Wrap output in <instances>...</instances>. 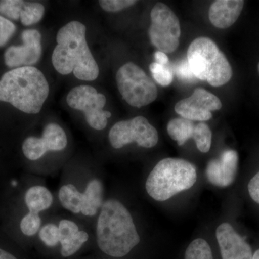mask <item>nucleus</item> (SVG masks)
Masks as SVG:
<instances>
[{"label": "nucleus", "mask_w": 259, "mask_h": 259, "mask_svg": "<svg viewBox=\"0 0 259 259\" xmlns=\"http://www.w3.org/2000/svg\"><path fill=\"white\" fill-rule=\"evenodd\" d=\"M95 236L99 249L113 258L125 256L141 241L132 214L112 198L105 199L97 214Z\"/></svg>", "instance_id": "1"}, {"label": "nucleus", "mask_w": 259, "mask_h": 259, "mask_svg": "<svg viewBox=\"0 0 259 259\" xmlns=\"http://www.w3.org/2000/svg\"><path fill=\"white\" fill-rule=\"evenodd\" d=\"M56 42L51 59L57 72L73 73L82 81H92L98 77V64L88 47L83 24L76 20L69 22L58 32Z\"/></svg>", "instance_id": "2"}, {"label": "nucleus", "mask_w": 259, "mask_h": 259, "mask_svg": "<svg viewBox=\"0 0 259 259\" xmlns=\"http://www.w3.org/2000/svg\"><path fill=\"white\" fill-rule=\"evenodd\" d=\"M49 95L47 78L33 66L11 70L0 80V101L11 104L25 113H39Z\"/></svg>", "instance_id": "3"}, {"label": "nucleus", "mask_w": 259, "mask_h": 259, "mask_svg": "<svg viewBox=\"0 0 259 259\" xmlns=\"http://www.w3.org/2000/svg\"><path fill=\"white\" fill-rule=\"evenodd\" d=\"M197 179V168L192 163L166 158L158 162L148 175L146 190L151 198L163 202L192 188Z\"/></svg>", "instance_id": "4"}, {"label": "nucleus", "mask_w": 259, "mask_h": 259, "mask_svg": "<svg viewBox=\"0 0 259 259\" xmlns=\"http://www.w3.org/2000/svg\"><path fill=\"white\" fill-rule=\"evenodd\" d=\"M57 197L61 207L76 217L96 219L105 200L103 182L98 176L66 179Z\"/></svg>", "instance_id": "5"}, {"label": "nucleus", "mask_w": 259, "mask_h": 259, "mask_svg": "<svg viewBox=\"0 0 259 259\" xmlns=\"http://www.w3.org/2000/svg\"><path fill=\"white\" fill-rule=\"evenodd\" d=\"M187 61L195 78L207 81L211 86H223L233 76L229 61L209 37H199L191 42Z\"/></svg>", "instance_id": "6"}, {"label": "nucleus", "mask_w": 259, "mask_h": 259, "mask_svg": "<svg viewBox=\"0 0 259 259\" xmlns=\"http://www.w3.org/2000/svg\"><path fill=\"white\" fill-rule=\"evenodd\" d=\"M116 81L121 96L131 106L140 108L157 98L156 83L134 63L127 62L121 66L116 74Z\"/></svg>", "instance_id": "7"}, {"label": "nucleus", "mask_w": 259, "mask_h": 259, "mask_svg": "<svg viewBox=\"0 0 259 259\" xmlns=\"http://www.w3.org/2000/svg\"><path fill=\"white\" fill-rule=\"evenodd\" d=\"M151 24L148 35L153 47L165 54H171L180 44V20L170 8L158 3L151 12Z\"/></svg>", "instance_id": "8"}, {"label": "nucleus", "mask_w": 259, "mask_h": 259, "mask_svg": "<svg viewBox=\"0 0 259 259\" xmlns=\"http://www.w3.org/2000/svg\"><path fill=\"white\" fill-rule=\"evenodd\" d=\"M108 139L115 149H120L134 143L141 147L151 148L157 144L158 134L157 130L146 117L138 116L116 122L110 130Z\"/></svg>", "instance_id": "9"}, {"label": "nucleus", "mask_w": 259, "mask_h": 259, "mask_svg": "<svg viewBox=\"0 0 259 259\" xmlns=\"http://www.w3.org/2000/svg\"><path fill=\"white\" fill-rule=\"evenodd\" d=\"M106 97L89 85H80L71 90L66 97L70 107L83 112L88 125L92 128L102 131L107 125L111 112L104 110Z\"/></svg>", "instance_id": "10"}, {"label": "nucleus", "mask_w": 259, "mask_h": 259, "mask_svg": "<svg viewBox=\"0 0 259 259\" xmlns=\"http://www.w3.org/2000/svg\"><path fill=\"white\" fill-rule=\"evenodd\" d=\"M68 138L60 125L49 123L45 126L40 137L30 136L24 141L22 151L29 161L41 159L49 152H59L67 147Z\"/></svg>", "instance_id": "11"}, {"label": "nucleus", "mask_w": 259, "mask_h": 259, "mask_svg": "<svg viewBox=\"0 0 259 259\" xmlns=\"http://www.w3.org/2000/svg\"><path fill=\"white\" fill-rule=\"evenodd\" d=\"M222 108L221 100L203 88H197L187 98L180 100L175 107V112L183 118L192 121H207L212 111Z\"/></svg>", "instance_id": "12"}, {"label": "nucleus", "mask_w": 259, "mask_h": 259, "mask_svg": "<svg viewBox=\"0 0 259 259\" xmlns=\"http://www.w3.org/2000/svg\"><path fill=\"white\" fill-rule=\"evenodd\" d=\"M23 44L12 46L5 51V63L8 67L30 66L36 64L42 53L41 35L34 29L24 30L21 35Z\"/></svg>", "instance_id": "13"}, {"label": "nucleus", "mask_w": 259, "mask_h": 259, "mask_svg": "<svg viewBox=\"0 0 259 259\" xmlns=\"http://www.w3.org/2000/svg\"><path fill=\"white\" fill-rule=\"evenodd\" d=\"M238 155L234 150H226L219 158L210 160L206 168V177L212 185L226 187L236 180Z\"/></svg>", "instance_id": "14"}, {"label": "nucleus", "mask_w": 259, "mask_h": 259, "mask_svg": "<svg viewBox=\"0 0 259 259\" xmlns=\"http://www.w3.org/2000/svg\"><path fill=\"white\" fill-rule=\"evenodd\" d=\"M58 226L59 246L64 258L76 254L90 240V233L74 220L62 218L58 221Z\"/></svg>", "instance_id": "15"}, {"label": "nucleus", "mask_w": 259, "mask_h": 259, "mask_svg": "<svg viewBox=\"0 0 259 259\" xmlns=\"http://www.w3.org/2000/svg\"><path fill=\"white\" fill-rule=\"evenodd\" d=\"M216 238L223 259L253 258V253L249 244L229 223H222L218 227Z\"/></svg>", "instance_id": "16"}, {"label": "nucleus", "mask_w": 259, "mask_h": 259, "mask_svg": "<svg viewBox=\"0 0 259 259\" xmlns=\"http://www.w3.org/2000/svg\"><path fill=\"white\" fill-rule=\"evenodd\" d=\"M244 1L242 0H217L211 5L209 19L218 28L226 29L232 26L239 18Z\"/></svg>", "instance_id": "17"}, {"label": "nucleus", "mask_w": 259, "mask_h": 259, "mask_svg": "<svg viewBox=\"0 0 259 259\" xmlns=\"http://www.w3.org/2000/svg\"><path fill=\"white\" fill-rule=\"evenodd\" d=\"M54 194L46 186L32 185L25 191L24 194V203L28 209V214L30 215L41 216L54 205Z\"/></svg>", "instance_id": "18"}, {"label": "nucleus", "mask_w": 259, "mask_h": 259, "mask_svg": "<svg viewBox=\"0 0 259 259\" xmlns=\"http://www.w3.org/2000/svg\"><path fill=\"white\" fill-rule=\"evenodd\" d=\"M167 132L179 146H182L189 139L195 138L196 125L193 121L183 117L172 119L167 125Z\"/></svg>", "instance_id": "19"}, {"label": "nucleus", "mask_w": 259, "mask_h": 259, "mask_svg": "<svg viewBox=\"0 0 259 259\" xmlns=\"http://www.w3.org/2000/svg\"><path fill=\"white\" fill-rule=\"evenodd\" d=\"M44 13L45 8L40 3L24 2L20 20L25 26H30L38 23L44 16Z\"/></svg>", "instance_id": "20"}, {"label": "nucleus", "mask_w": 259, "mask_h": 259, "mask_svg": "<svg viewBox=\"0 0 259 259\" xmlns=\"http://www.w3.org/2000/svg\"><path fill=\"white\" fill-rule=\"evenodd\" d=\"M59 236L58 221H51L44 223L37 237L44 246L56 248L59 246Z\"/></svg>", "instance_id": "21"}, {"label": "nucleus", "mask_w": 259, "mask_h": 259, "mask_svg": "<svg viewBox=\"0 0 259 259\" xmlns=\"http://www.w3.org/2000/svg\"><path fill=\"white\" fill-rule=\"evenodd\" d=\"M185 259H213L212 250L206 241L202 238L194 240L187 248Z\"/></svg>", "instance_id": "22"}, {"label": "nucleus", "mask_w": 259, "mask_h": 259, "mask_svg": "<svg viewBox=\"0 0 259 259\" xmlns=\"http://www.w3.org/2000/svg\"><path fill=\"white\" fill-rule=\"evenodd\" d=\"M194 141L199 151L207 153L212 144V131L204 122H199L196 125V136Z\"/></svg>", "instance_id": "23"}, {"label": "nucleus", "mask_w": 259, "mask_h": 259, "mask_svg": "<svg viewBox=\"0 0 259 259\" xmlns=\"http://www.w3.org/2000/svg\"><path fill=\"white\" fill-rule=\"evenodd\" d=\"M22 0H3L0 1V13L8 20H18L24 4Z\"/></svg>", "instance_id": "24"}, {"label": "nucleus", "mask_w": 259, "mask_h": 259, "mask_svg": "<svg viewBox=\"0 0 259 259\" xmlns=\"http://www.w3.org/2000/svg\"><path fill=\"white\" fill-rule=\"evenodd\" d=\"M149 69L153 79L156 80L158 84L163 87H168L173 81V74L166 66L153 62L150 65Z\"/></svg>", "instance_id": "25"}, {"label": "nucleus", "mask_w": 259, "mask_h": 259, "mask_svg": "<svg viewBox=\"0 0 259 259\" xmlns=\"http://www.w3.org/2000/svg\"><path fill=\"white\" fill-rule=\"evenodd\" d=\"M102 10L109 13H117L130 8L137 3L135 0H100L99 1Z\"/></svg>", "instance_id": "26"}, {"label": "nucleus", "mask_w": 259, "mask_h": 259, "mask_svg": "<svg viewBox=\"0 0 259 259\" xmlns=\"http://www.w3.org/2000/svg\"><path fill=\"white\" fill-rule=\"evenodd\" d=\"M16 27L13 22L0 15V47H4L14 35Z\"/></svg>", "instance_id": "27"}, {"label": "nucleus", "mask_w": 259, "mask_h": 259, "mask_svg": "<svg viewBox=\"0 0 259 259\" xmlns=\"http://www.w3.org/2000/svg\"><path fill=\"white\" fill-rule=\"evenodd\" d=\"M177 77L179 79L185 81H194L195 76H194L192 70L189 64L188 61L183 60L179 63L175 69Z\"/></svg>", "instance_id": "28"}, {"label": "nucleus", "mask_w": 259, "mask_h": 259, "mask_svg": "<svg viewBox=\"0 0 259 259\" xmlns=\"http://www.w3.org/2000/svg\"><path fill=\"white\" fill-rule=\"evenodd\" d=\"M248 190L251 199L259 204V171L250 180Z\"/></svg>", "instance_id": "29"}, {"label": "nucleus", "mask_w": 259, "mask_h": 259, "mask_svg": "<svg viewBox=\"0 0 259 259\" xmlns=\"http://www.w3.org/2000/svg\"><path fill=\"white\" fill-rule=\"evenodd\" d=\"M155 62L158 64L166 66L168 64V58L165 53L161 51H156L154 54Z\"/></svg>", "instance_id": "30"}, {"label": "nucleus", "mask_w": 259, "mask_h": 259, "mask_svg": "<svg viewBox=\"0 0 259 259\" xmlns=\"http://www.w3.org/2000/svg\"><path fill=\"white\" fill-rule=\"evenodd\" d=\"M0 259H18L13 254L0 248Z\"/></svg>", "instance_id": "31"}, {"label": "nucleus", "mask_w": 259, "mask_h": 259, "mask_svg": "<svg viewBox=\"0 0 259 259\" xmlns=\"http://www.w3.org/2000/svg\"><path fill=\"white\" fill-rule=\"evenodd\" d=\"M252 259H259V249L255 252L254 254L253 255V258Z\"/></svg>", "instance_id": "32"}, {"label": "nucleus", "mask_w": 259, "mask_h": 259, "mask_svg": "<svg viewBox=\"0 0 259 259\" xmlns=\"http://www.w3.org/2000/svg\"><path fill=\"white\" fill-rule=\"evenodd\" d=\"M258 72H259V63H258Z\"/></svg>", "instance_id": "33"}]
</instances>
